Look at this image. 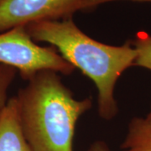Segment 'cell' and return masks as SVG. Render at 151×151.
I'll return each mask as SVG.
<instances>
[{
  "label": "cell",
  "mask_w": 151,
  "mask_h": 151,
  "mask_svg": "<svg viewBox=\"0 0 151 151\" xmlns=\"http://www.w3.org/2000/svg\"><path fill=\"white\" fill-rule=\"evenodd\" d=\"M147 118H148V119H151V110H150V113L148 114V116H147Z\"/></svg>",
  "instance_id": "cell-11"
},
{
  "label": "cell",
  "mask_w": 151,
  "mask_h": 151,
  "mask_svg": "<svg viewBox=\"0 0 151 151\" xmlns=\"http://www.w3.org/2000/svg\"><path fill=\"white\" fill-rule=\"evenodd\" d=\"M0 151H32L22 129L16 97L0 110Z\"/></svg>",
  "instance_id": "cell-5"
},
{
  "label": "cell",
  "mask_w": 151,
  "mask_h": 151,
  "mask_svg": "<svg viewBox=\"0 0 151 151\" xmlns=\"http://www.w3.org/2000/svg\"><path fill=\"white\" fill-rule=\"evenodd\" d=\"M113 1H123V0H86L84 4L83 10H92L101 4ZM124 1H134V2H148L151 3V0H124Z\"/></svg>",
  "instance_id": "cell-9"
},
{
  "label": "cell",
  "mask_w": 151,
  "mask_h": 151,
  "mask_svg": "<svg viewBox=\"0 0 151 151\" xmlns=\"http://www.w3.org/2000/svg\"><path fill=\"white\" fill-rule=\"evenodd\" d=\"M130 41L136 51L134 65L151 70V35L139 33L134 40Z\"/></svg>",
  "instance_id": "cell-7"
},
{
  "label": "cell",
  "mask_w": 151,
  "mask_h": 151,
  "mask_svg": "<svg viewBox=\"0 0 151 151\" xmlns=\"http://www.w3.org/2000/svg\"><path fill=\"white\" fill-rule=\"evenodd\" d=\"M86 151H112L104 141L97 140L93 142ZM125 151V150H124Z\"/></svg>",
  "instance_id": "cell-10"
},
{
  "label": "cell",
  "mask_w": 151,
  "mask_h": 151,
  "mask_svg": "<svg viewBox=\"0 0 151 151\" xmlns=\"http://www.w3.org/2000/svg\"><path fill=\"white\" fill-rule=\"evenodd\" d=\"M15 97L32 151H73L76 126L92 108V97L76 99L59 73L52 70L37 73Z\"/></svg>",
  "instance_id": "cell-2"
},
{
  "label": "cell",
  "mask_w": 151,
  "mask_h": 151,
  "mask_svg": "<svg viewBox=\"0 0 151 151\" xmlns=\"http://www.w3.org/2000/svg\"><path fill=\"white\" fill-rule=\"evenodd\" d=\"M16 71L13 67L0 64V110L8 101V90L15 77Z\"/></svg>",
  "instance_id": "cell-8"
},
{
  "label": "cell",
  "mask_w": 151,
  "mask_h": 151,
  "mask_svg": "<svg viewBox=\"0 0 151 151\" xmlns=\"http://www.w3.org/2000/svg\"><path fill=\"white\" fill-rule=\"evenodd\" d=\"M25 28L36 43L50 44L68 63L94 82L101 118L111 120L118 114L115 85L136 58L130 40L119 46L99 42L82 32L72 18L35 22Z\"/></svg>",
  "instance_id": "cell-1"
},
{
  "label": "cell",
  "mask_w": 151,
  "mask_h": 151,
  "mask_svg": "<svg viewBox=\"0 0 151 151\" xmlns=\"http://www.w3.org/2000/svg\"><path fill=\"white\" fill-rule=\"evenodd\" d=\"M86 0H0V33L19 26L72 18Z\"/></svg>",
  "instance_id": "cell-4"
},
{
  "label": "cell",
  "mask_w": 151,
  "mask_h": 151,
  "mask_svg": "<svg viewBox=\"0 0 151 151\" xmlns=\"http://www.w3.org/2000/svg\"><path fill=\"white\" fill-rule=\"evenodd\" d=\"M0 64L18 70L25 81L43 70L68 76L75 70L55 47L39 45L25 26L0 33Z\"/></svg>",
  "instance_id": "cell-3"
},
{
  "label": "cell",
  "mask_w": 151,
  "mask_h": 151,
  "mask_svg": "<svg viewBox=\"0 0 151 151\" xmlns=\"http://www.w3.org/2000/svg\"><path fill=\"white\" fill-rule=\"evenodd\" d=\"M121 147L125 151H151V119H132Z\"/></svg>",
  "instance_id": "cell-6"
}]
</instances>
